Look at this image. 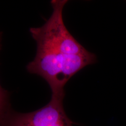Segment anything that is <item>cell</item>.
<instances>
[{
  "label": "cell",
  "instance_id": "obj_1",
  "mask_svg": "<svg viewBox=\"0 0 126 126\" xmlns=\"http://www.w3.org/2000/svg\"><path fill=\"white\" fill-rule=\"evenodd\" d=\"M96 62V57L89 51L80 54H64L37 45L33 60L27 65L30 73L45 79L52 96L64 97V86L68 80L85 67Z\"/></svg>",
  "mask_w": 126,
  "mask_h": 126
},
{
  "label": "cell",
  "instance_id": "obj_2",
  "mask_svg": "<svg viewBox=\"0 0 126 126\" xmlns=\"http://www.w3.org/2000/svg\"><path fill=\"white\" fill-rule=\"evenodd\" d=\"M67 1H51L53 11L50 18L40 28H33L30 32L37 43L64 54H80L87 50L77 42L66 28L63 19V11Z\"/></svg>",
  "mask_w": 126,
  "mask_h": 126
},
{
  "label": "cell",
  "instance_id": "obj_3",
  "mask_svg": "<svg viewBox=\"0 0 126 126\" xmlns=\"http://www.w3.org/2000/svg\"><path fill=\"white\" fill-rule=\"evenodd\" d=\"M64 97L51 96L47 105L32 112L11 110L1 126H72L63 106Z\"/></svg>",
  "mask_w": 126,
  "mask_h": 126
},
{
  "label": "cell",
  "instance_id": "obj_4",
  "mask_svg": "<svg viewBox=\"0 0 126 126\" xmlns=\"http://www.w3.org/2000/svg\"><path fill=\"white\" fill-rule=\"evenodd\" d=\"M11 111L8 92L0 85V126Z\"/></svg>",
  "mask_w": 126,
  "mask_h": 126
},
{
  "label": "cell",
  "instance_id": "obj_5",
  "mask_svg": "<svg viewBox=\"0 0 126 126\" xmlns=\"http://www.w3.org/2000/svg\"><path fill=\"white\" fill-rule=\"evenodd\" d=\"M0 42H1V34H0ZM0 48H1V43H0Z\"/></svg>",
  "mask_w": 126,
  "mask_h": 126
}]
</instances>
